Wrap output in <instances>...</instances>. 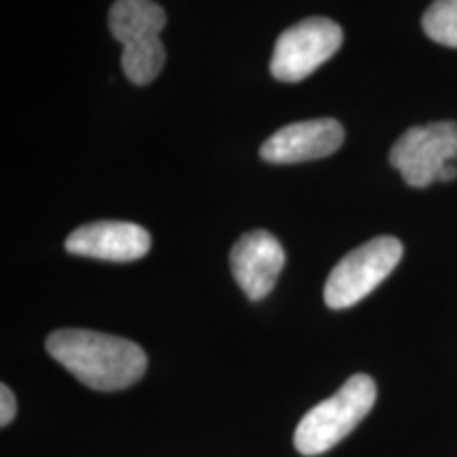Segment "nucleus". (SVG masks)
Here are the masks:
<instances>
[{
  "label": "nucleus",
  "instance_id": "1",
  "mask_svg": "<svg viewBox=\"0 0 457 457\" xmlns=\"http://www.w3.org/2000/svg\"><path fill=\"white\" fill-rule=\"evenodd\" d=\"M47 352L91 390H125L146 373V353L138 343L96 330H54Z\"/></svg>",
  "mask_w": 457,
  "mask_h": 457
},
{
  "label": "nucleus",
  "instance_id": "11",
  "mask_svg": "<svg viewBox=\"0 0 457 457\" xmlns=\"http://www.w3.org/2000/svg\"><path fill=\"white\" fill-rule=\"evenodd\" d=\"M17 403L9 386H0V426H9L15 420Z\"/></svg>",
  "mask_w": 457,
  "mask_h": 457
},
{
  "label": "nucleus",
  "instance_id": "3",
  "mask_svg": "<svg viewBox=\"0 0 457 457\" xmlns=\"http://www.w3.org/2000/svg\"><path fill=\"white\" fill-rule=\"evenodd\" d=\"M377 400L373 377L358 373L350 377L337 394L322 400L303 417L295 430V447L301 455H320L356 428L370 413Z\"/></svg>",
  "mask_w": 457,
  "mask_h": 457
},
{
  "label": "nucleus",
  "instance_id": "9",
  "mask_svg": "<svg viewBox=\"0 0 457 457\" xmlns=\"http://www.w3.org/2000/svg\"><path fill=\"white\" fill-rule=\"evenodd\" d=\"M66 250L71 254L87 259L131 262L148 254L151 236L145 227L125 220H98L74 228L66 237Z\"/></svg>",
  "mask_w": 457,
  "mask_h": 457
},
{
  "label": "nucleus",
  "instance_id": "12",
  "mask_svg": "<svg viewBox=\"0 0 457 457\" xmlns=\"http://www.w3.org/2000/svg\"><path fill=\"white\" fill-rule=\"evenodd\" d=\"M455 179H457V165L455 163H447L441 170V174H438V180H443V182H451Z\"/></svg>",
  "mask_w": 457,
  "mask_h": 457
},
{
  "label": "nucleus",
  "instance_id": "5",
  "mask_svg": "<svg viewBox=\"0 0 457 457\" xmlns=\"http://www.w3.org/2000/svg\"><path fill=\"white\" fill-rule=\"evenodd\" d=\"M343 45V30L328 17H307L279 34L270 71L273 79L299 83L328 62Z\"/></svg>",
  "mask_w": 457,
  "mask_h": 457
},
{
  "label": "nucleus",
  "instance_id": "7",
  "mask_svg": "<svg viewBox=\"0 0 457 457\" xmlns=\"http://www.w3.org/2000/svg\"><path fill=\"white\" fill-rule=\"evenodd\" d=\"M231 273L250 301H261L271 293L284 270L286 254L279 239L265 228L244 233L233 245Z\"/></svg>",
  "mask_w": 457,
  "mask_h": 457
},
{
  "label": "nucleus",
  "instance_id": "4",
  "mask_svg": "<svg viewBox=\"0 0 457 457\" xmlns=\"http://www.w3.org/2000/svg\"><path fill=\"white\" fill-rule=\"evenodd\" d=\"M403 259V244L392 236H381L358 245L343 256L324 286V301L330 310H347L369 296Z\"/></svg>",
  "mask_w": 457,
  "mask_h": 457
},
{
  "label": "nucleus",
  "instance_id": "6",
  "mask_svg": "<svg viewBox=\"0 0 457 457\" xmlns=\"http://www.w3.org/2000/svg\"><path fill=\"white\" fill-rule=\"evenodd\" d=\"M457 159V123L436 121L415 125L394 142L390 163L409 187L424 188L438 180L447 163Z\"/></svg>",
  "mask_w": 457,
  "mask_h": 457
},
{
  "label": "nucleus",
  "instance_id": "10",
  "mask_svg": "<svg viewBox=\"0 0 457 457\" xmlns=\"http://www.w3.org/2000/svg\"><path fill=\"white\" fill-rule=\"evenodd\" d=\"M428 38L457 49V0H434L421 17Z\"/></svg>",
  "mask_w": 457,
  "mask_h": 457
},
{
  "label": "nucleus",
  "instance_id": "8",
  "mask_svg": "<svg viewBox=\"0 0 457 457\" xmlns=\"http://www.w3.org/2000/svg\"><path fill=\"white\" fill-rule=\"evenodd\" d=\"M345 140V129L337 119H312L290 123L262 142L261 157L267 163H303L337 153Z\"/></svg>",
  "mask_w": 457,
  "mask_h": 457
},
{
  "label": "nucleus",
  "instance_id": "2",
  "mask_svg": "<svg viewBox=\"0 0 457 457\" xmlns=\"http://www.w3.org/2000/svg\"><path fill=\"white\" fill-rule=\"evenodd\" d=\"M112 37L123 45L121 66L134 85L153 83L165 64V11L155 0H117L108 13Z\"/></svg>",
  "mask_w": 457,
  "mask_h": 457
}]
</instances>
